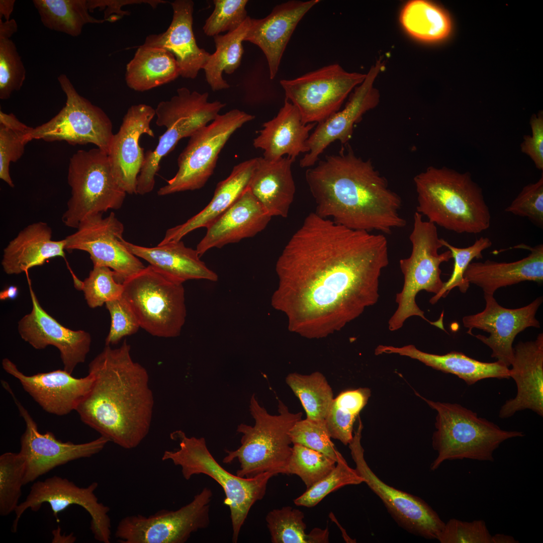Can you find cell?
<instances>
[{
  "instance_id": "cell-18",
  "label": "cell",
  "mask_w": 543,
  "mask_h": 543,
  "mask_svg": "<svg viewBox=\"0 0 543 543\" xmlns=\"http://www.w3.org/2000/svg\"><path fill=\"white\" fill-rule=\"evenodd\" d=\"M2 384L12 396L25 422V430L21 438L19 451L26 463L24 485L35 481L41 476L58 466L92 457L102 451L110 442L109 439L101 435L87 442L74 443L57 439L50 431L41 433L36 422L17 398L8 383L4 381Z\"/></svg>"
},
{
  "instance_id": "cell-27",
  "label": "cell",
  "mask_w": 543,
  "mask_h": 543,
  "mask_svg": "<svg viewBox=\"0 0 543 543\" xmlns=\"http://www.w3.org/2000/svg\"><path fill=\"white\" fill-rule=\"evenodd\" d=\"M172 21L162 33L148 35L145 45L163 48L174 56L180 70V75L194 79L203 69L210 55L200 48L193 30L194 2L191 0H176L171 2Z\"/></svg>"
},
{
  "instance_id": "cell-59",
  "label": "cell",
  "mask_w": 543,
  "mask_h": 543,
  "mask_svg": "<svg viewBox=\"0 0 543 543\" xmlns=\"http://www.w3.org/2000/svg\"><path fill=\"white\" fill-rule=\"evenodd\" d=\"M52 534L53 538L52 539V542H74L76 540V537L72 535V534H69L67 536L61 535L60 533V528L59 526L57 527L56 529H54L52 531Z\"/></svg>"
},
{
  "instance_id": "cell-49",
  "label": "cell",
  "mask_w": 543,
  "mask_h": 543,
  "mask_svg": "<svg viewBox=\"0 0 543 543\" xmlns=\"http://www.w3.org/2000/svg\"><path fill=\"white\" fill-rule=\"evenodd\" d=\"M293 444H299L320 452L337 462L339 452L331 440L325 420L300 419L290 431Z\"/></svg>"
},
{
  "instance_id": "cell-1",
  "label": "cell",
  "mask_w": 543,
  "mask_h": 543,
  "mask_svg": "<svg viewBox=\"0 0 543 543\" xmlns=\"http://www.w3.org/2000/svg\"><path fill=\"white\" fill-rule=\"evenodd\" d=\"M388 264L384 234L349 229L310 213L277 260L279 285L273 299L294 293L303 319L335 314L341 327L377 302L379 279Z\"/></svg>"
},
{
  "instance_id": "cell-28",
  "label": "cell",
  "mask_w": 543,
  "mask_h": 543,
  "mask_svg": "<svg viewBox=\"0 0 543 543\" xmlns=\"http://www.w3.org/2000/svg\"><path fill=\"white\" fill-rule=\"evenodd\" d=\"M530 251L525 257L510 262L487 260L471 262L464 278L468 283L481 288L484 294L494 295L498 289L524 281H543V245L534 247L521 244L514 247Z\"/></svg>"
},
{
  "instance_id": "cell-51",
  "label": "cell",
  "mask_w": 543,
  "mask_h": 543,
  "mask_svg": "<svg viewBox=\"0 0 543 543\" xmlns=\"http://www.w3.org/2000/svg\"><path fill=\"white\" fill-rule=\"evenodd\" d=\"M247 0H214V10L203 26L205 34L214 37L225 31L238 28L248 16L246 10Z\"/></svg>"
},
{
  "instance_id": "cell-53",
  "label": "cell",
  "mask_w": 543,
  "mask_h": 543,
  "mask_svg": "<svg viewBox=\"0 0 543 543\" xmlns=\"http://www.w3.org/2000/svg\"><path fill=\"white\" fill-rule=\"evenodd\" d=\"M492 537L483 520L451 518L445 523L437 539L440 543H492Z\"/></svg>"
},
{
  "instance_id": "cell-34",
  "label": "cell",
  "mask_w": 543,
  "mask_h": 543,
  "mask_svg": "<svg viewBox=\"0 0 543 543\" xmlns=\"http://www.w3.org/2000/svg\"><path fill=\"white\" fill-rule=\"evenodd\" d=\"M256 164L257 159L254 158L234 166L230 175L217 184L209 203L183 224L167 229L164 238L159 243L181 240L183 237L194 230L207 228L231 206L248 188Z\"/></svg>"
},
{
  "instance_id": "cell-57",
  "label": "cell",
  "mask_w": 543,
  "mask_h": 543,
  "mask_svg": "<svg viewBox=\"0 0 543 543\" xmlns=\"http://www.w3.org/2000/svg\"><path fill=\"white\" fill-rule=\"evenodd\" d=\"M17 31L18 25L15 19L5 22L0 19V38H11Z\"/></svg>"
},
{
  "instance_id": "cell-16",
  "label": "cell",
  "mask_w": 543,
  "mask_h": 543,
  "mask_svg": "<svg viewBox=\"0 0 543 543\" xmlns=\"http://www.w3.org/2000/svg\"><path fill=\"white\" fill-rule=\"evenodd\" d=\"M89 215L79 224L76 231L66 236L65 250L87 252L94 265L104 266L115 273L121 283L145 267L138 257L122 243L124 225L111 212Z\"/></svg>"
},
{
  "instance_id": "cell-42",
  "label": "cell",
  "mask_w": 543,
  "mask_h": 543,
  "mask_svg": "<svg viewBox=\"0 0 543 543\" xmlns=\"http://www.w3.org/2000/svg\"><path fill=\"white\" fill-rule=\"evenodd\" d=\"M371 395L364 388L341 393L334 398L325 420L330 436L347 445L353 438V426Z\"/></svg>"
},
{
  "instance_id": "cell-20",
  "label": "cell",
  "mask_w": 543,
  "mask_h": 543,
  "mask_svg": "<svg viewBox=\"0 0 543 543\" xmlns=\"http://www.w3.org/2000/svg\"><path fill=\"white\" fill-rule=\"evenodd\" d=\"M381 60L373 65L363 82L356 86L345 107L318 124L307 141L309 152L300 161L302 168L313 166L320 155L333 142L346 144L351 139L354 126L368 111L379 104L380 94L374 81L384 67Z\"/></svg>"
},
{
  "instance_id": "cell-11",
  "label": "cell",
  "mask_w": 543,
  "mask_h": 543,
  "mask_svg": "<svg viewBox=\"0 0 543 543\" xmlns=\"http://www.w3.org/2000/svg\"><path fill=\"white\" fill-rule=\"evenodd\" d=\"M254 118L253 115L233 109L219 114L211 123L197 130L179 155L176 173L158 190V195L165 196L203 187L213 174L219 154L230 136Z\"/></svg>"
},
{
  "instance_id": "cell-56",
  "label": "cell",
  "mask_w": 543,
  "mask_h": 543,
  "mask_svg": "<svg viewBox=\"0 0 543 543\" xmlns=\"http://www.w3.org/2000/svg\"><path fill=\"white\" fill-rule=\"evenodd\" d=\"M166 3V1L162 0H87V6L90 12L96 9L105 10L104 19L111 22V18L120 19L124 16L129 15L128 11L122 10L123 6L146 4L154 9L158 5Z\"/></svg>"
},
{
  "instance_id": "cell-9",
  "label": "cell",
  "mask_w": 543,
  "mask_h": 543,
  "mask_svg": "<svg viewBox=\"0 0 543 543\" xmlns=\"http://www.w3.org/2000/svg\"><path fill=\"white\" fill-rule=\"evenodd\" d=\"M122 284L140 327L160 337L180 334L187 315L183 283L149 265Z\"/></svg>"
},
{
  "instance_id": "cell-19",
  "label": "cell",
  "mask_w": 543,
  "mask_h": 543,
  "mask_svg": "<svg viewBox=\"0 0 543 543\" xmlns=\"http://www.w3.org/2000/svg\"><path fill=\"white\" fill-rule=\"evenodd\" d=\"M484 294L485 309L481 312L464 316V326L468 329L467 333L471 335L474 328L490 333L488 337L473 335L491 348L492 357L509 367L513 359L512 344L516 336L528 327H540L535 315L542 298L538 297L521 308L508 309L500 305L494 295Z\"/></svg>"
},
{
  "instance_id": "cell-24",
  "label": "cell",
  "mask_w": 543,
  "mask_h": 543,
  "mask_svg": "<svg viewBox=\"0 0 543 543\" xmlns=\"http://www.w3.org/2000/svg\"><path fill=\"white\" fill-rule=\"evenodd\" d=\"M319 2L289 1L275 6L261 19L251 18L244 41L259 47L267 59L269 77L276 76L287 45L300 21Z\"/></svg>"
},
{
  "instance_id": "cell-10",
  "label": "cell",
  "mask_w": 543,
  "mask_h": 543,
  "mask_svg": "<svg viewBox=\"0 0 543 543\" xmlns=\"http://www.w3.org/2000/svg\"><path fill=\"white\" fill-rule=\"evenodd\" d=\"M68 183L71 197L62 221L77 228L87 216L122 206L126 195L115 178L107 152L99 148L79 150L69 160Z\"/></svg>"
},
{
  "instance_id": "cell-36",
  "label": "cell",
  "mask_w": 543,
  "mask_h": 543,
  "mask_svg": "<svg viewBox=\"0 0 543 543\" xmlns=\"http://www.w3.org/2000/svg\"><path fill=\"white\" fill-rule=\"evenodd\" d=\"M179 75V68L171 52L143 44L127 65L125 80L130 88L144 92L172 81Z\"/></svg>"
},
{
  "instance_id": "cell-47",
  "label": "cell",
  "mask_w": 543,
  "mask_h": 543,
  "mask_svg": "<svg viewBox=\"0 0 543 543\" xmlns=\"http://www.w3.org/2000/svg\"><path fill=\"white\" fill-rule=\"evenodd\" d=\"M441 241L443 246L451 252L454 260V268L449 279L443 283L442 289L430 299L432 304H435L441 297L445 298L456 287L462 293H466L470 286L464 278L466 268L473 259L483 258L482 252L492 245L488 237L483 236L476 239L471 246L464 248L454 246L442 238Z\"/></svg>"
},
{
  "instance_id": "cell-37",
  "label": "cell",
  "mask_w": 543,
  "mask_h": 543,
  "mask_svg": "<svg viewBox=\"0 0 543 543\" xmlns=\"http://www.w3.org/2000/svg\"><path fill=\"white\" fill-rule=\"evenodd\" d=\"M400 22L411 37L421 42L436 43L450 35L452 29L447 13L435 4L425 0H412L403 7Z\"/></svg>"
},
{
  "instance_id": "cell-35",
  "label": "cell",
  "mask_w": 543,
  "mask_h": 543,
  "mask_svg": "<svg viewBox=\"0 0 543 543\" xmlns=\"http://www.w3.org/2000/svg\"><path fill=\"white\" fill-rule=\"evenodd\" d=\"M225 104L217 101L212 108L178 120L159 137L153 150L145 153L144 161L137 177V194L145 195L151 192L155 185V176L160 168L161 159L171 151L183 138L191 137L200 128L213 121Z\"/></svg>"
},
{
  "instance_id": "cell-60",
  "label": "cell",
  "mask_w": 543,
  "mask_h": 543,
  "mask_svg": "<svg viewBox=\"0 0 543 543\" xmlns=\"http://www.w3.org/2000/svg\"><path fill=\"white\" fill-rule=\"evenodd\" d=\"M18 295V289L17 287L10 286L4 289L0 293V299L5 300L6 299H15Z\"/></svg>"
},
{
  "instance_id": "cell-12",
  "label": "cell",
  "mask_w": 543,
  "mask_h": 543,
  "mask_svg": "<svg viewBox=\"0 0 543 543\" xmlns=\"http://www.w3.org/2000/svg\"><path fill=\"white\" fill-rule=\"evenodd\" d=\"M66 97L65 105L48 122L33 128L29 138L71 145L92 143L108 153L114 135L112 122L100 107L81 96L64 74L58 77Z\"/></svg>"
},
{
  "instance_id": "cell-3",
  "label": "cell",
  "mask_w": 543,
  "mask_h": 543,
  "mask_svg": "<svg viewBox=\"0 0 543 543\" xmlns=\"http://www.w3.org/2000/svg\"><path fill=\"white\" fill-rule=\"evenodd\" d=\"M92 387L76 411L81 420L125 449L138 446L147 435L154 399L146 370L134 361L125 340L118 348L107 345L89 363Z\"/></svg>"
},
{
  "instance_id": "cell-41",
  "label": "cell",
  "mask_w": 543,
  "mask_h": 543,
  "mask_svg": "<svg viewBox=\"0 0 543 543\" xmlns=\"http://www.w3.org/2000/svg\"><path fill=\"white\" fill-rule=\"evenodd\" d=\"M286 382L300 400L306 412V418L325 420L334 398L332 390L321 373L290 374Z\"/></svg>"
},
{
  "instance_id": "cell-54",
  "label": "cell",
  "mask_w": 543,
  "mask_h": 543,
  "mask_svg": "<svg viewBox=\"0 0 543 543\" xmlns=\"http://www.w3.org/2000/svg\"><path fill=\"white\" fill-rule=\"evenodd\" d=\"M105 305L111 319L106 345L116 344L124 337L134 334L138 331L140 327L138 320L123 296L108 302Z\"/></svg>"
},
{
  "instance_id": "cell-43",
  "label": "cell",
  "mask_w": 543,
  "mask_h": 543,
  "mask_svg": "<svg viewBox=\"0 0 543 543\" xmlns=\"http://www.w3.org/2000/svg\"><path fill=\"white\" fill-rule=\"evenodd\" d=\"M32 127L21 122L12 113L0 111V178L9 186L14 184L10 174V165L23 155L25 145L30 141Z\"/></svg>"
},
{
  "instance_id": "cell-5",
  "label": "cell",
  "mask_w": 543,
  "mask_h": 543,
  "mask_svg": "<svg viewBox=\"0 0 543 543\" xmlns=\"http://www.w3.org/2000/svg\"><path fill=\"white\" fill-rule=\"evenodd\" d=\"M249 411L254 425H238L237 431L242 434L241 445L236 450H226L223 463L230 464L237 459L240 467L236 475L242 478L265 472L284 474L292 449L290 431L301 419L302 413L290 412L279 400V414H270L260 405L254 394L250 400Z\"/></svg>"
},
{
  "instance_id": "cell-13",
  "label": "cell",
  "mask_w": 543,
  "mask_h": 543,
  "mask_svg": "<svg viewBox=\"0 0 543 543\" xmlns=\"http://www.w3.org/2000/svg\"><path fill=\"white\" fill-rule=\"evenodd\" d=\"M211 490L205 487L178 509H162L153 515L127 516L118 524L115 537L120 543H185L210 524Z\"/></svg>"
},
{
  "instance_id": "cell-38",
  "label": "cell",
  "mask_w": 543,
  "mask_h": 543,
  "mask_svg": "<svg viewBox=\"0 0 543 543\" xmlns=\"http://www.w3.org/2000/svg\"><path fill=\"white\" fill-rule=\"evenodd\" d=\"M250 17L234 31L225 35L214 36L215 51L210 54L204 66L208 83L213 91L229 87L222 77L223 72L233 73L240 66L244 52L242 42L246 36L250 24Z\"/></svg>"
},
{
  "instance_id": "cell-7",
  "label": "cell",
  "mask_w": 543,
  "mask_h": 543,
  "mask_svg": "<svg viewBox=\"0 0 543 543\" xmlns=\"http://www.w3.org/2000/svg\"><path fill=\"white\" fill-rule=\"evenodd\" d=\"M170 436L178 441L179 447L174 450L165 451L161 460L170 461L175 466H179L187 480L195 475L204 474L221 486L225 495L224 503L230 511L232 541L237 542L250 509L264 496L268 482L276 474L265 472L251 478L234 475L214 459L204 437H189L181 430L172 432Z\"/></svg>"
},
{
  "instance_id": "cell-4",
  "label": "cell",
  "mask_w": 543,
  "mask_h": 543,
  "mask_svg": "<svg viewBox=\"0 0 543 543\" xmlns=\"http://www.w3.org/2000/svg\"><path fill=\"white\" fill-rule=\"evenodd\" d=\"M414 183L416 212L428 221L460 234H478L489 228V208L469 172L431 166L415 176Z\"/></svg>"
},
{
  "instance_id": "cell-33",
  "label": "cell",
  "mask_w": 543,
  "mask_h": 543,
  "mask_svg": "<svg viewBox=\"0 0 543 543\" xmlns=\"http://www.w3.org/2000/svg\"><path fill=\"white\" fill-rule=\"evenodd\" d=\"M122 242L137 257L183 283L190 280H218L217 274L200 259L197 250L186 246L182 240L159 243L152 247L135 245L123 238Z\"/></svg>"
},
{
  "instance_id": "cell-22",
  "label": "cell",
  "mask_w": 543,
  "mask_h": 543,
  "mask_svg": "<svg viewBox=\"0 0 543 543\" xmlns=\"http://www.w3.org/2000/svg\"><path fill=\"white\" fill-rule=\"evenodd\" d=\"M155 115V109L149 105L131 106L111 143L108 155L113 174L129 194H137V177L145 158L140 138L144 134L154 137L150 124Z\"/></svg>"
},
{
  "instance_id": "cell-2",
  "label": "cell",
  "mask_w": 543,
  "mask_h": 543,
  "mask_svg": "<svg viewBox=\"0 0 543 543\" xmlns=\"http://www.w3.org/2000/svg\"><path fill=\"white\" fill-rule=\"evenodd\" d=\"M306 180L316 203L315 213L355 230L390 234L404 227L400 197L371 160L349 146L308 168Z\"/></svg>"
},
{
  "instance_id": "cell-50",
  "label": "cell",
  "mask_w": 543,
  "mask_h": 543,
  "mask_svg": "<svg viewBox=\"0 0 543 543\" xmlns=\"http://www.w3.org/2000/svg\"><path fill=\"white\" fill-rule=\"evenodd\" d=\"M26 70L11 38H0V99L7 100L19 91L26 79Z\"/></svg>"
},
{
  "instance_id": "cell-31",
  "label": "cell",
  "mask_w": 543,
  "mask_h": 543,
  "mask_svg": "<svg viewBox=\"0 0 543 543\" xmlns=\"http://www.w3.org/2000/svg\"><path fill=\"white\" fill-rule=\"evenodd\" d=\"M295 160L289 156L276 160L257 158L248 189L272 217L288 215L296 191L292 173Z\"/></svg>"
},
{
  "instance_id": "cell-21",
  "label": "cell",
  "mask_w": 543,
  "mask_h": 543,
  "mask_svg": "<svg viewBox=\"0 0 543 543\" xmlns=\"http://www.w3.org/2000/svg\"><path fill=\"white\" fill-rule=\"evenodd\" d=\"M32 309L18 322L21 338L36 349L48 345L60 351L63 369L72 374L77 365L84 362L92 341L90 334L84 330H72L59 323L41 306L27 275Z\"/></svg>"
},
{
  "instance_id": "cell-58",
  "label": "cell",
  "mask_w": 543,
  "mask_h": 543,
  "mask_svg": "<svg viewBox=\"0 0 543 543\" xmlns=\"http://www.w3.org/2000/svg\"><path fill=\"white\" fill-rule=\"evenodd\" d=\"M15 0L0 1V19L4 17L6 21L10 20L11 15L14 10Z\"/></svg>"
},
{
  "instance_id": "cell-39",
  "label": "cell",
  "mask_w": 543,
  "mask_h": 543,
  "mask_svg": "<svg viewBox=\"0 0 543 543\" xmlns=\"http://www.w3.org/2000/svg\"><path fill=\"white\" fill-rule=\"evenodd\" d=\"M43 25L49 30L72 37L79 36L84 25L101 24L106 20L98 19L89 14L87 0H34Z\"/></svg>"
},
{
  "instance_id": "cell-14",
  "label": "cell",
  "mask_w": 543,
  "mask_h": 543,
  "mask_svg": "<svg viewBox=\"0 0 543 543\" xmlns=\"http://www.w3.org/2000/svg\"><path fill=\"white\" fill-rule=\"evenodd\" d=\"M366 74L349 72L332 64L297 78L282 79L286 98L298 110L304 124H318L339 111L350 92Z\"/></svg>"
},
{
  "instance_id": "cell-44",
  "label": "cell",
  "mask_w": 543,
  "mask_h": 543,
  "mask_svg": "<svg viewBox=\"0 0 543 543\" xmlns=\"http://www.w3.org/2000/svg\"><path fill=\"white\" fill-rule=\"evenodd\" d=\"M25 460L19 452H7L0 456V515L15 511L24 485Z\"/></svg>"
},
{
  "instance_id": "cell-45",
  "label": "cell",
  "mask_w": 543,
  "mask_h": 543,
  "mask_svg": "<svg viewBox=\"0 0 543 543\" xmlns=\"http://www.w3.org/2000/svg\"><path fill=\"white\" fill-rule=\"evenodd\" d=\"M364 483V479L355 469L349 466L339 452L334 468L327 475L316 482L301 495L294 500L297 506L312 507L318 504L327 495L343 486L358 485Z\"/></svg>"
},
{
  "instance_id": "cell-30",
  "label": "cell",
  "mask_w": 543,
  "mask_h": 543,
  "mask_svg": "<svg viewBox=\"0 0 543 543\" xmlns=\"http://www.w3.org/2000/svg\"><path fill=\"white\" fill-rule=\"evenodd\" d=\"M52 229L43 222L26 226L11 240L3 251L2 265L8 275H18L48 259L65 257L66 242L52 239Z\"/></svg>"
},
{
  "instance_id": "cell-55",
  "label": "cell",
  "mask_w": 543,
  "mask_h": 543,
  "mask_svg": "<svg viewBox=\"0 0 543 543\" xmlns=\"http://www.w3.org/2000/svg\"><path fill=\"white\" fill-rule=\"evenodd\" d=\"M529 124L531 135H525L520 144L521 151L528 155L536 168L543 171V116L533 115Z\"/></svg>"
},
{
  "instance_id": "cell-29",
  "label": "cell",
  "mask_w": 543,
  "mask_h": 543,
  "mask_svg": "<svg viewBox=\"0 0 543 543\" xmlns=\"http://www.w3.org/2000/svg\"><path fill=\"white\" fill-rule=\"evenodd\" d=\"M316 123L304 124L297 109L285 99L277 115L263 124L253 145L263 151V158L276 160L287 155L295 159L308 153L307 141Z\"/></svg>"
},
{
  "instance_id": "cell-6",
  "label": "cell",
  "mask_w": 543,
  "mask_h": 543,
  "mask_svg": "<svg viewBox=\"0 0 543 543\" xmlns=\"http://www.w3.org/2000/svg\"><path fill=\"white\" fill-rule=\"evenodd\" d=\"M417 395L437 413L432 437L437 456L430 465L431 471L447 460L493 462L494 452L502 442L524 436L522 431L503 430L459 404L434 402Z\"/></svg>"
},
{
  "instance_id": "cell-15",
  "label": "cell",
  "mask_w": 543,
  "mask_h": 543,
  "mask_svg": "<svg viewBox=\"0 0 543 543\" xmlns=\"http://www.w3.org/2000/svg\"><path fill=\"white\" fill-rule=\"evenodd\" d=\"M363 428L362 423H358L349 447L364 483L380 499L399 526L413 534L437 539L445 522L422 499L390 486L375 474L365 459L361 444Z\"/></svg>"
},
{
  "instance_id": "cell-40",
  "label": "cell",
  "mask_w": 543,
  "mask_h": 543,
  "mask_svg": "<svg viewBox=\"0 0 543 543\" xmlns=\"http://www.w3.org/2000/svg\"><path fill=\"white\" fill-rule=\"evenodd\" d=\"M304 515L291 506L269 511L265 520L273 543H327L329 542L328 528H314L306 532Z\"/></svg>"
},
{
  "instance_id": "cell-26",
  "label": "cell",
  "mask_w": 543,
  "mask_h": 543,
  "mask_svg": "<svg viewBox=\"0 0 543 543\" xmlns=\"http://www.w3.org/2000/svg\"><path fill=\"white\" fill-rule=\"evenodd\" d=\"M271 218L248 188L206 228V233L196 249L201 257L212 248H220L254 237L265 228Z\"/></svg>"
},
{
  "instance_id": "cell-48",
  "label": "cell",
  "mask_w": 543,
  "mask_h": 543,
  "mask_svg": "<svg viewBox=\"0 0 543 543\" xmlns=\"http://www.w3.org/2000/svg\"><path fill=\"white\" fill-rule=\"evenodd\" d=\"M73 279L75 287L83 291L90 308L101 307L123 296V284L116 280L115 272L108 267L94 265L88 277L83 281Z\"/></svg>"
},
{
  "instance_id": "cell-61",
  "label": "cell",
  "mask_w": 543,
  "mask_h": 543,
  "mask_svg": "<svg viewBox=\"0 0 543 543\" xmlns=\"http://www.w3.org/2000/svg\"><path fill=\"white\" fill-rule=\"evenodd\" d=\"M518 542L513 536L502 533H496L492 537V543H517Z\"/></svg>"
},
{
  "instance_id": "cell-32",
  "label": "cell",
  "mask_w": 543,
  "mask_h": 543,
  "mask_svg": "<svg viewBox=\"0 0 543 543\" xmlns=\"http://www.w3.org/2000/svg\"><path fill=\"white\" fill-rule=\"evenodd\" d=\"M383 353H395L418 360L434 369L456 375L468 385L488 378H510L509 369L503 363L480 361L458 351L438 355L422 351L412 344L402 347L380 345L375 354Z\"/></svg>"
},
{
  "instance_id": "cell-52",
  "label": "cell",
  "mask_w": 543,
  "mask_h": 543,
  "mask_svg": "<svg viewBox=\"0 0 543 543\" xmlns=\"http://www.w3.org/2000/svg\"><path fill=\"white\" fill-rule=\"evenodd\" d=\"M515 215L527 218L533 224L543 227V173L537 182L524 186L505 210Z\"/></svg>"
},
{
  "instance_id": "cell-17",
  "label": "cell",
  "mask_w": 543,
  "mask_h": 543,
  "mask_svg": "<svg viewBox=\"0 0 543 543\" xmlns=\"http://www.w3.org/2000/svg\"><path fill=\"white\" fill-rule=\"evenodd\" d=\"M98 485L94 482L86 487H80L67 479L58 476L35 482L26 499L19 503L15 511L13 532L17 531L20 518L28 509L37 511L43 503H47L59 522L58 515L61 511L70 505H77L90 515V528L94 538L101 542H110L111 523L108 515L110 509L99 502L94 493Z\"/></svg>"
},
{
  "instance_id": "cell-25",
  "label": "cell",
  "mask_w": 543,
  "mask_h": 543,
  "mask_svg": "<svg viewBox=\"0 0 543 543\" xmlns=\"http://www.w3.org/2000/svg\"><path fill=\"white\" fill-rule=\"evenodd\" d=\"M509 369L515 381L517 394L501 407L499 417L507 418L516 412L530 409L543 416V334L533 341L519 342L514 348Z\"/></svg>"
},
{
  "instance_id": "cell-46",
  "label": "cell",
  "mask_w": 543,
  "mask_h": 543,
  "mask_svg": "<svg viewBox=\"0 0 543 543\" xmlns=\"http://www.w3.org/2000/svg\"><path fill=\"white\" fill-rule=\"evenodd\" d=\"M284 474L299 477L307 488L329 473L336 462L324 454L299 444H293Z\"/></svg>"
},
{
  "instance_id": "cell-23",
  "label": "cell",
  "mask_w": 543,
  "mask_h": 543,
  "mask_svg": "<svg viewBox=\"0 0 543 543\" xmlns=\"http://www.w3.org/2000/svg\"><path fill=\"white\" fill-rule=\"evenodd\" d=\"M4 370L14 377L23 389L46 412L58 416L76 410L90 390L93 377L76 378L64 369L28 376L8 358L2 360Z\"/></svg>"
},
{
  "instance_id": "cell-8",
  "label": "cell",
  "mask_w": 543,
  "mask_h": 543,
  "mask_svg": "<svg viewBox=\"0 0 543 543\" xmlns=\"http://www.w3.org/2000/svg\"><path fill=\"white\" fill-rule=\"evenodd\" d=\"M412 245L410 256L401 259L399 264L404 276V284L400 293L396 294L398 307L389 320V329L394 331L400 329L408 318L419 316L426 321L445 331L443 323V314L436 321L432 322L424 316L418 306L415 298L421 291L437 294L442 289L440 264L452 258L447 250L439 253L443 247L439 237L436 226L425 221L417 212L413 215V228L409 235Z\"/></svg>"
}]
</instances>
